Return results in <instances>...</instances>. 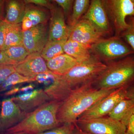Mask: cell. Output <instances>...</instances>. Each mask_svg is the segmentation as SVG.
Wrapping results in <instances>:
<instances>
[{
    "instance_id": "cell-2",
    "label": "cell",
    "mask_w": 134,
    "mask_h": 134,
    "mask_svg": "<svg viewBox=\"0 0 134 134\" xmlns=\"http://www.w3.org/2000/svg\"><path fill=\"white\" fill-rule=\"evenodd\" d=\"M61 102L50 100L27 114L16 125L5 131L4 134L24 132L31 134L43 133L61 125L57 118Z\"/></svg>"
},
{
    "instance_id": "cell-8",
    "label": "cell",
    "mask_w": 134,
    "mask_h": 134,
    "mask_svg": "<svg viewBox=\"0 0 134 134\" xmlns=\"http://www.w3.org/2000/svg\"><path fill=\"white\" fill-rule=\"evenodd\" d=\"M77 127L92 134H126L127 126L122 122L108 116L77 121Z\"/></svg>"
},
{
    "instance_id": "cell-17",
    "label": "cell",
    "mask_w": 134,
    "mask_h": 134,
    "mask_svg": "<svg viewBox=\"0 0 134 134\" xmlns=\"http://www.w3.org/2000/svg\"><path fill=\"white\" fill-rule=\"evenodd\" d=\"M46 62L48 69L54 74L64 75L79 63L66 53H63Z\"/></svg>"
},
{
    "instance_id": "cell-24",
    "label": "cell",
    "mask_w": 134,
    "mask_h": 134,
    "mask_svg": "<svg viewBox=\"0 0 134 134\" xmlns=\"http://www.w3.org/2000/svg\"><path fill=\"white\" fill-rule=\"evenodd\" d=\"M91 0H74L72 14L69 19V26L79 21L88 9Z\"/></svg>"
},
{
    "instance_id": "cell-29",
    "label": "cell",
    "mask_w": 134,
    "mask_h": 134,
    "mask_svg": "<svg viewBox=\"0 0 134 134\" xmlns=\"http://www.w3.org/2000/svg\"><path fill=\"white\" fill-rule=\"evenodd\" d=\"M121 35L130 46L134 53V25H130L129 28L123 31Z\"/></svg>"
},
{
    "instance_id": "cell-31",
    "label": "cell",
    "mask_w": 134,
    "mask_h": 134,
    "mask_svg": "<svg viewBox=\"0 0 134 134\" xmlns=\"http://www.w3.org/2000/svg\"><path fill=\"white\" fill-rule=\"evenodd\" d=\"M55 2L59 5L65 14L69 13L72 8L74 0H50Z\"/></svg>"
},
{
    "instance_id": "cell-13",
    "label": "cell",
    "mask_w": 134,
    "mask_h": 134,
    "mask_svg": "<svg viewBox=\"0 0 134 134\" xmlns=\"http://www.w3.org/2000/svg\"><path fill=\"white\" fill-rule=\"evenodd\" d=\"M48 41L46 23L33 26L23 32V45L30 53H41Z\"/></svg>"
},
{
    "instance_id": "cell-9",
    "label": "cell",
    "mask_w": 134,
    "mask_h": 134,
    "mask_svg": "<svg viewBox=\"0 0 134 134\" xmlns=\"http://www.w3.org/2000/svg\"><path fill=\"white\" fill-rule=\"evenodd\" d=\"M128 88L122 87L115 90L86 110L77 121L108 116L121 100L127 97Z\"/></svg>"
},
{
    "instance_id": "cell-25",
    "label": "cell",
    "mask_w": 134,
    "mask_h": 134,
    "mask_svg": "<svg viewBox=\"0 0 134 134\" xmlns=\"http://www.w3.org/2000/svg\"><path fill=\"white\" fill-rule=\"evenodd\" d=\"M34 82L33 78H29L15 72L10 75L6 80L1 84V92L6 91L12 87L20 84L30 83Z\"/></svg>"
},
{
    "instance_id": "cell-22",
    "label": "cell",
    "mask_w": 134,
    "mask_h": 134,
    "mask_svg": "<svg viewBox=\"0 0 134 134\" xmlns=\"http://www.w3.org/2000/svg\"><path fill=\"white\" fill-rule=\"evenodd\" d=\"M68 40L47 41L41 53V57L46 62L65 53L64 46Z\"/></svg>"
},
{
    "instance_id": "cell-19",
    "label": "cell",
    "mask_w": 134,
    "mask_h": 134,
    "mask_svg": "<svg viewBox=\"0 0 134 134\" xmlns=\"http://www.w3.org/2000/svg\"><path fill=\"white\" fill-rule=\"evenodd\" d=\"M25 6L24 0H7L4 20L11 24L21 23L24 16Z\"/></svg>"
},
{
    "instance_id": "cell-42",
    "label": "cell",
    "mask_w": 134,
    "mask_h": 134,
    "mask_svg": "<svg viewBox=\"0 0 134 134\" xmlns=\"http://www.w3.org/2000/svg\"><path fill=\"white\" fill-rule=\"evenodd\" d=\"M12 134H31L29 133H26V132H18V133H14Z\"/></svg>"
},
{
    "instance_id": "cell-3",
    "label": "cell",
    "mask_w": 134,
    "mask_h": 134,
    "mask_svg": "<svg viewBox=\"0 0 134 134\" xmlns=\"http://www.w3.org/2000/svg\"><path fill=\"white\" fill-rule=\"evenodd\" d=\"M104 71L93 82L98 89L129 88L134 82V57L130 56L107 64Z\"/></svg>"
},
{
    "instance_id": "cell-23",
    "label": "cell",
    "mask_w": 134,
    "mask_h": 134,
    "mask_svg": "<svg viewBox=\"0 0 134 134\" xmlns=\"http://www.w3.org/2000/svg\"><path fill=\"white\" fill-rule=\"evenodd\" d=\"M24 15L31 20L33 26L47 23L49 18L48 12L45 10L29 4L25 6Z\"/></svg>"
},
{
    "instance_id": "cell-39",
    "label": "cell",
    "mask_w": 134,
    "mask_h": 134,
    "mask_svg": "<svg viewBox=\"0 0 134 134\" xmlns=\"http://www.w3.org/2000/svg\"><path fill=\"white\" fill-rule=\"evenodd\" d=\"M74 134H92L90 133H87V132H84L81 129L79 128L77 126L76 124V125L74 133Z\"/></svg>"
},
{
    "instance_id": "cell-38",
    "label": "cell",
    "mask_w": 134,
    "mask_h": 134,
    "mask_svg": "<svg viewBox=\"0 0 134 134\" xmlns=\"http://www.w3.org/2000/svg\"><path fill=\"white\" fill-rule=\"evenodd\" d=\"M127 97L134 101V82L128 88Z\"/></svg>"
},
{
    "instance_id": "cell-16",
    "label": "cell",
    "mask_w": 134,
    "mask_h": 134,
    "mask_svg": "<svg viewBox=\"0 0 134 134\" xmlns=\"http://www.w3.org/2000/svg\"><path fill=\"white\" fill-rule=\"evenodd\" d=\"M51 18L48 40H68L69 36L70 28L65 23L64 12L62 9L54 7L50 10Z\"/></svg>"
},
{
    "instance_id": "cell-35",
    "label": "cell",
    "mask_w": 134,
    "mask_h": 134,
    "mask_svg": "<svg viewBox=\"0 0 134 134\" xmlns=\"http://www.w3.org/2000/svg\"><path fill=\"white\" fill-rule=\"evenodd\" d=\"M20 88L21 87L19 86H14L10 88L9 90H8L5 91L3 93V96L5 97H7L9 96H14L17 93H19Z\"/></svg>"
},
{
    "instance_id": "cell-37",
    "label": "cell",
    "mask_w": 134,
    "mask_h": 134,
    "mask_svg": "<svg viewBox=\"0 0 134 134\" xmlns=\"http://www.w3.org/2000/svg\"><path fill=\"white\" fill-rule=\"evenodd\" d=\"M127 129L132 134H134V112L130 119L127 126Z\"/></svg>"
},
{
    "instance_id": "cell-15",
    "label": "cell",
    "mask_w": 134,
    "mask_h": 134,
    "mask_svg": "<svg viewBox=\"0 0 134 134\" xmlns=\"http://www.w3.org/2000/svg\"><path fill=\"white\" fill-rule=\"evenodd\" d=\"M16 72L22 75L33 78L37 75L50 71L41 53H30L24 60L15 65Z\"/></svg>"
},
{
    "instance_id": "cell-18",
    "label": "cell",
    "mask_w": 134,
    "mask_h": 134,
    "mask_svg": "<svg viewBox=\"0 0 134 134\" xmlns=\"http://www.w3.org/2000/svg\"><path fill=\"white\" fill-rule=\"evenodd\" d=\"M91 46L85 44L68 39L64 46L65 53L74 58L79 63L88 59L91 57Z\"/></svg>"
},
{
    "instance_id": "cell-20",
    "label": "cell",
    "mask_w": 134,
    "mask_h": 134,
    "mask_svg": "<svg viewBox=\"0 0 134 134\" xmlns=\"http://www.w3.org/2000/svg\"><path fill=\"white\" fill-rule=\"evenodd\" d=\"M134 112V101L126 97L118 103L108 116L119 121L127 126Z\"/></svg>"
},
{
    "instance_id": "cell-43",
    "label": "cell",
    "mask_w": 134,
    "mask_h": 134,
    "mask_svg": "<svg viewBox=\"0 0 134 134\" xmlns=\"http://www.w3.org/2000/svg\"><path fill=\"white\" fill-rule=\"evenodd\" d=\"M126 134H132V133H131L130 132H129L127 129L126 133Z\"/></svg>"
},
{
    "instance_id": "cell-5",
    "label": "cell",
    "mask_w": 134,
    "mask_h": 134,
    "mask_svg": "<svg viewBox=\"0 0 134 134\" xmlns=\"http://www.w3.org/2000/svg\"><path fill=\"white\" fill-rule=\"evenodd\" d=\"M90 51L92 54L107 64L134 53L131 47L117 36L100 39L91 46Z\"/></svg>"
},
{
    "instance_id": "cell-1",
    "label": "cell",
    "mask_w": 134,
    "mask_h": 134,
    "mask_svg": "<svg viewBox=\"0 0 134 134\" xmlns=\"http://www.w3.org/2000/svg\"><path fill=\"white\" fill-rule=\"evenodd\" d=\"M93 82L73 89L61 103L57 113V118L61 125H76L78 118L83 113L115 90L97 88Z\"/></svg>"
},
{
    "instance_id": "cell-26",
    "label": "cell",
    "mask_w": 134,
    "mask_h": 134,
    "mask_svg": "<svg viewBox=\"0 0 134 134\" xmlns=\"http://www.w3.org/2000/svg\"><path fill=\"white\" fill-rule=\"evenodd\" d=\"M3 51L9 58L18 63L24 60L30 54L23 44L10 47Z\"/></svg>"
},
{
    "instance_id": "cell-34",
    "label": "cell",
    "mask_w": 134,
    "mask_h": 134,
    "mask_svg": "<svg viewBox=\"0 0 134 134\" xmlns=\"http://www.w3.org/2000/svg\"><path fill=\"white\" fill-rule=\"evenodd\" d=\"M33 27L32 21L28 17L24 15L22 20L21 27L23 31H26Z\"/></svg>"
},
{
    "instance_id": "cell-28",
    "label": "cell",
    "mask_w": 134,
    "mask_h": 134,
    "mask_svg": "<svg viewBox=\"0 0 134 134\" xmlns=\"http://www.w3.org/2000/svg\"><path fill=\"white\" fill-rule=\"evenodd\" d=\"M16 72L15 65L0 64V84H1L11 74Z\"/></svg>"
},
{
    "instance_id": "cell-12",
    "label": "cell",
    "mask_w": 134,
    "mask_h": 134,
    "mask_svg": "<svg viewBox=\"0 0 134 134\" xmlns=\"http://www.w3.org/2000/svg\"><path fill=\"white\" fill-rule=\"evenodd\" d=\"M27 114L23 112L14 101L13 98L2 101L0 115V130L2 132L16 125L25 117Z\"/></svg>"
},
{
    "instance_id": "cell-21",
    "label": "cell",
    "mask_w": 134,
    "mask_h": 134,
    "mask_svg": "<svg viewBox=\"0 0 134 134\" xmlns=\"http://www.w3.org/2000/svg\"><path fill=\"white\" fill-rule=\"evenodd\" d=\"M23 32L22 31L21 24L9 23L4 46L1 50H5L13 46L23 44Z\"/></svg>"
},
{
    "instance_id": "cell-14",
    "label": "cell",
    "mask_w": 134,
    "mask_h": 134,
    "mask_svg": "<svg viewBox=\"0 0 134 134\" xmlns=\"http://www.w3.org/2000/svg\"><path fill=\"white\" fill-rule=\"evenodd\" d=\"M14 101L24 112L29 113L47 102L52 100L42 89L21 93L12 97Z\"/></svg>"
},
{
    "instance_id": "cell-6",
    "label": "cell",
    "mask_w": 134,
    "mask_h": 134,
    "mask_svg": "<svg viewBox=\"0 0 134 134\" xmlns=\"http://www.w3.org/2000/svg\"><path fill=\"white\" fill-rule=\"evenodd\" d=\"M34 82L42 85L44 91L52 100L62 103L73 90L63 75L50 71L33 77Z\"/></svg>"
},
{
    "instance_id": "cell-44",
    "label": "cell",
    "mask_w": 134,
    "mask_h": 134,
    "mask_svg": "<svg viewBox=\"0 0 134 134\" xmlns=\"http://www.w3.org/2000/svg\"><path fill=\"white\" fill-rule=\"evenodd\" d=\"M132 2H133V3H134V0H132Z\"/></svg>"
},
{
    "instance_id": "cell-27",
    "label": "cell",
    "mask_w": 134,
    "mask_h": 134,
    "mask_svg": "<svg viewBox=\"0 0 134 134\" xmlns=\"http://www.w3.org/2000/svg\"><path fill=\"white\" fill-rule=\"evenodd\" d=\"M76 125L73 123L62 124L53 129L36 134H74Z\"/></svg>"
},
{
    "instance_id": "cell-30",
    "label": "cell",
    "mask_w": 134,
    "mask_h": 134,
    "mask_svg": "<svg viewBox=\"0 0 134 134\" xmlns=\"http://www.w3.org/2000/svg\"><path fill=\"white\" fill-rule=\"evenodd\" d=\"M9 23L5 20H1L0 23V50H2L7 35L8 26Z\"/></svg>"
},
{
    "instance_id": "cell-4",
    "label": "cell",
    "mask_w": 134,
    "mask_h": 134,
    "mask_svg": "<svg viewBox=\"0 0 134 134\" xmlns=\"http://www.w3.org/2000/svg\"><path fill=\"white\" fill-rule=\"evenodd\" d=\"M107 67V65L92 54L88 59L79 63L63 75L72 89L84 84L94 82Z\"/></svg>"
},
{
    "instance_id": "cell-11",
    "label": "cell",
    "mask_w": 134,
    "mask_h": 134,
    "mask_svg": "<svg viewBox=\"0 0 134 134\" xmlns=\"http://www.w3.org/2000/svg\"><path fill=\"white\" fill-rule=\"evenodd\" d=\"M69 39L92 46L104 36L91 24L80 19L75 25L69 26Z\"/></svg>"
},
{
    "instance_id": "cell-7",
    "label": "cell",
    "mask_w": 134,
    "mask_h": 134,
    "mask_svg": "<svg viewBox=\"0 0 134 134\" xmlns=\"http://www.w3.org/2000/svg\"><path fill=\"white\" fill-rule=\"evenodd\" d=\"M107 11L119 36L130 26L126 22L128 16H134V3L132 0H105Z\"/></svg>"
},
{
    "instance_id": "cell-36",
    "label": "cell",
    "mask_w": 134,
    "mask_h": 134,
    "mask_svg": "<svg viewBox=\"0 0 134 134\" xmlns=\"http://www.w3.org/2000/svg\"><path fill=\"white\" fill-rule=\"evenodd\" d=\"M36 86L33 83H30L26 86L21 87L19 92L21 93H26L35 90Z\"/></svg>"
},
{
    "instance_id": "cell-40",
    "label": "cell",
    "mask_w": 134,
    "mask_h": 134,
    "mask_svg": "<svg viewBox=\"0 0 134 134\" xmlns=\"http://www.w3.org/2000/svg\"><path fill=\"white\" fill-rule=\"evenodd\" d=\"M5 0H0V8H1V12H2L3 8V5Z\"/></svg>"
},
{
    "instance_id": "cell-32",
    "label": "cell",
    "mask_w": 134,
    "mask_h": 134,
    "mask_svg": "<svg viewBox=\"0 0 134 134\" xmlns=\"http://www.w3.org/2000/svg\"><path fill=\"white\" fill-rule=\"evenodd\" d=\"M25 4L34 3L36 5H40L47 8L51 10L54 7L52 3H50L49 0H24Z\"/></svg>"
},
{
    "instance_id": "cell-33",
    "label": "cell",
    "mask_w": 134,
    "mask_h": 134,
    "mask_svg": "<svg viewBox=\"0 0 134 134\" xmlns=\"http://www.w3.org/2000/svg\"><path fill=\"white\" fill-rule=\"evenodd\" d=\"M18 62L9 58L3 50L0 51V64H9L15 65Z\"/></svg>"
},
{
    "instance_id": "cell-10",
    "label": "cell",
    "mask_w": 134,
    "mask_h": 134,
    "mask_svg": "<svg viewBox=\"0 0 134 134\" xmlns=\"http://www.w3.org/2000/svg\"><path fill=\"white\" fill-rule=\"evenodd\" d=\"M81 19L91 24L104 36L111 32L105 0H91L88 9Z\"/></svg>"
},
{
    "instance_id": "cell-41",
    "label": "cell",
    "mask_w": 134,
    "mask_h": 134,
    "mask_svg": "<svg viewBox=\"0 0 134 134\" xmlns=\"http://www.w3.org/2000/svg\"><path fill=\"white\" fill-rule=\"evenodd\" d=\"M130 20V23H129V24L130 25H134V16L131 17Z\"/></svg>"
}]
</instances>
